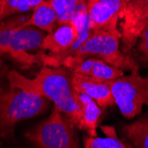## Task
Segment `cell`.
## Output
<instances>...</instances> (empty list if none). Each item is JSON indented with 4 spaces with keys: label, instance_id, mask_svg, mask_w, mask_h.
Wrapping results in <instances>:
<instances>
[{
    "label": "cell",
    "instance_id": "2e32d148",
    "mask_svg": "<svg viewBox=\"0 0 148 148\" xmlns=\"http://www.w3.org/2000/svg\"><path fill=\"white\" fill-rule=\"evenodd\" d=\"M44 0H0V22L33 10Z\"/></svg>",
    "mask_w": 148,
    "mask_h": 148
},
{
    "label": "cell",
    "instance_id": "5b68a950",
    "mask_svg": "<svg viewBox=\"0 0 148 148\" xmlns=\"http://www.w3.org/2000/svg\"><path fill=\"white\" fill-rule=\"evenodd\" d=\"M115 105L122 114L132 119L142 111L144 106H148V77H143L138 69L132 70L129 75L107 81Z\"/></svg>",
    "mask_w": 148,
    "mask_h": 148
},
{
    "label": "cell",
    "instance_id": "ba28073f",
    "mask_svg": "<svg viewBox=\"0 0 148 148\" xmlns=\"http://www.w3.org/2000/svg\"><path fill=\"white\" fill-rule=\"evenodd\" d=\"M130 0H87V12L93 30L120 36L119 21Z\"/></svg>",
    "mask_w": 148,
    "mask_h": 148
},
{
    "label": "cell",
    "instance_id": "6da1fadb",
    "mask_svg": "<svg viewBox=\"0 0 148 148\" xmlns=\"http://www.w3.org/2000/svg\"><path fill=\"white\" fill-rule=\"evenodd\" d=\"M73 73L64 66H43L35 78L29 79L17 71L7 75L9 85L26 92L43 96L54 104L61 113L69 116L78 128L81 107L72 84Z\"/></svg>",
    "mask_w": 148,
    "mask_h": 148
},
{
    "label": "cell",
    "instance_id": "3957f363",
    "mask_svg": "<svg viewBox=\"0 0 148 148\" xmlns=\"http://www.w3.org/2000/svg\"><path fill=\"white\" fill-rule=\"evenodd\" d=\"M120 36L104 30H93L73 56L63 60L61 66L69 70L78 62L94 57L120 69H139L138 63L120 49Z\"/></svg>",
    "mask_w": 148,
    "mask_h": 148
},
{
    "label": "cell",
    "instance_id": "8fae6325",
    "mask_svg": "<svg viewBox=\"0 0 148 148\" xmlns=\"http://www.w3.org/2000/svg\"><path fill=\"white\" fill-rule=\"evenodd\" d=\"M81 107V118L78 129L84 130L87 136L96 138L97 128L102 114V108L90 96L82 92H76Z\"/></svg>",
    "mask_w": 148,
    "mask_h": 148
},
{
    "label": "cell",
    "instance_id": "9c48e42d",
    "mask_svg": "<svg viewBox=\"0 0 148 148\" xmlns=\"http://www.w3.org/2000/svg\"><path fill=\"white\" fill-rule=\"evenodd\" d=\"M72 84L76 92H82L90 96L102 109L115 105L112 90L106 80L73 73Z\"/></svg>",
    "mask_w": 148,
    "mask_h": 148
},
{
    "label": "cell",
    "instance_id": "9a60e30c",
    "mask_svg": "<svg viewBox=\"0 0 148 148\" xmlns=\"http://www.w3.org/2000/svg\"><path fill=\"white\" fill-rule=\"evenodd\" d=\"M58 17V27L73 21L81 12L87 10V0H49Z\"/></svg>",
    "mask_w": 148,
    "mask_h": 148
},
{
    "label": "cell",
    "instance_id": "277c9868",
    "mask_svg": "<svg viewBox=\"0 0 148 148\" xmlns=\"http://www.w3.org/2000/svg\"><path fill=\"white\" fill-rule=\"evenodd\" d=\"M76 125L54 106L48 118L32 127L25 137L35 148H81Z\"/></svg>",
    "mask_w": 148,
    "mask_h": 148
},
{
    "label": "cell",
    "instance_id": "4fadbf2b",
    "mask_svg": "<svg viewBox=\"0 0 148 148\" xmlns=\"http://www.w3.org/2000/svg\"><path fill=\"white\" fill-rule=\"evenodd\" d=\"M122 133L133 148H148V114L133 123L123 124Z\"/></svg>",
    "mask_w": 148,
    "mask_h": 148
},
{
    "label": "cell",
    "instance_id": "8992f818",
    "mask_svg": "<svg viewBox=\"0 0 148 148\" xmlns=\"http://www.w3.org/2000/svg\"><path fill=\"white\" fill-rule=\"evenodd\" d=\"M46 34L35 26H19L13 29L6 54L24 66L40 63L39 53L32 54L29 51L42 49Z\"/></svg>",
    "mask_w": 148,
    "mask_h": 148
},
{
    "label": "cell",
    "instance_id": "e0dca14e",
    "mask_svg": "<svg viewBox=\"0 0 148 148\" xmlns=\"http://www.w3.org/2000/svg\"><path fill=\"white\" fill-rule=\"evenodd\" d=\"M138 44V51L141 60L145 63H148V24L143 30Z\"/></svg>",
    "mask_w": 148,
    "mask_h": 148
},
{
    "label": "cell",
    "instance_id": "5bb4252c",
    "mask_svg": "<svg viewBox=\"0 0 148 148\" xmlns=\"http://www.w3.org/2000/svg\"><path fill=\"white\" fill-rule=\"evenodd\" d=\"M104 137L84 138V148H133V145L125 139L118 138L114 126H101Z\"/></svg>",
    "mask_w": 148,
    "mask_h": 148
},
{
    "label": "cell",
    "instance_id": "ac0fdd59",
    "mask_svg": "<svg viewBox=\"0 0 148 148\" xmlns=\"http://www.w3.org/2000/svg\"><path fill=\"white\" fill-rule=\"evenodd\" d=\"M3 55H4V53L1 51V50H0V70H1L3 68V62H2V56Z\"/></svg>",
    "mask_w": 148,
    "mask_h": 148
},
{
    "label": "cell",
    "instance_id": "52a82bcc",
    "mask_svg": "<svg viewBox=\"0 0 148 148\" xmlns=\"http://www.w3.org/2000/svg\"><path fill=\"white\" fill-rule=\"evenodd\" d=\"M121 43L127 54L137 42L148 24V0H130L120 19Z\"/></svg>",
    "mask_w": 148,
    "mask_h": 148
},
{
    "label": "cell",
    "instance_id": "30bf717a",
    "mask_svg": "<svg viewBox=\"0 0 148 148\" xmlns=\"http://www.w3.org/2000/svg\"><path fill=\"white\" fill-rule=\"evenodd\" d=\"M72 73L90 76L92 78L110 81L123 76V69L106 63L98 58H87L75 64L70 69Z\"/></svg>",
    "mask_w": 148,
    "mask_h": 148
},
{
    "label": "cell",
    "instance_id": "d6986e66",
    "mask_svg": "<svg viewBox=\"0 0 148 148\" xmlns=\"http://www.w3.org/2000/svg\"><path fill=\"white\" fill-rule=\"evenodd\" d=\"M0 148H3V142H2V140H0Z\"/></svg>",
    "mask_w": 148,
    "mask_h": 148
},
{
    "label": "cell",
    "instance_id": "7c38bea8",
    "mask_svg": "<svg viewBox=\"0 0 148 148\" xmlns=\"http://www.w3.org/2000/svg\"><path fill=\"white\" fill-rule=\"evenodd\" d=\"M29 19L23 26H35L45 32L52 33L58 28V17L49 0H44L33 10Z\"/></svg>",
    "mask_w": 148,
    "mask_h": 148
},
{
    "label": "cell",
    "instance_id": "7a4b0ae2",
    "mask_svg": "<svg viewBox=\"0 0 148 148\" xmlns=\"http://www.w3.org/2000/svg\"><path fill=\"white\" fill-rule=\"evenodd\" d=\"M50 102L43 96L0 84V140H12L16 125L45 114Z\"/></svg>",
    "mask_w": 148,
    "mask_h": 148
}]
</instances>
